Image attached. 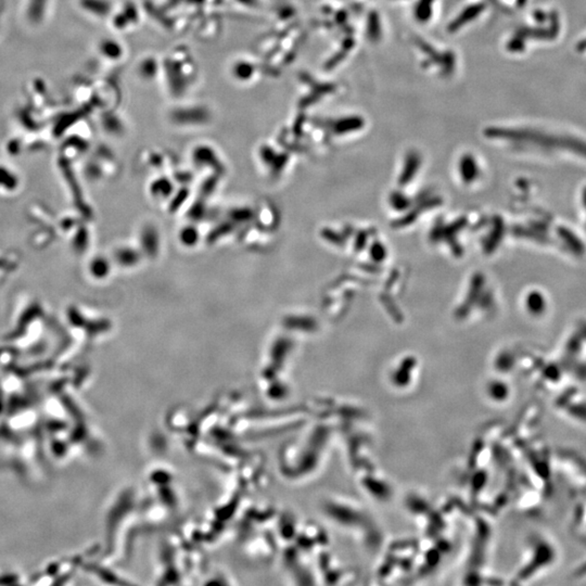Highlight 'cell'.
<instances>
[{
    "instance_id": "1",
    "label": "cell",
    "mask_w": 586,
    "mask_h": 586,
    "mask_svg": "<svg viewBox=\"0 0 586 586\" xmlns=\"http://www.w3.org/2000/svg\"><path fill=\"white\" fill-rule=\"evenodd\" d=\"M484 9L485 4L483 2L473 3L466 7L464 10L450 23L449 26H447V31H449V33H456L457 31H459L461 27H464L471 21L475 20V19L484 11Z\"/></svg>"
},
{
    "instance_id": "2",
    "label": "cell",
    "mask_w": 586,
    "mask_h": 586,
    "mask_svg": "<svg viewBox=\"0 0 586 586\" xmlns=\"http://www.w3.org/2000/svg\"><path fill=\"white\" fill-rule=\"evenodd\" d=\"M415 44L418 48L427 56V59L422 62L423 66L429 68V66L432 64H437V65L440 64L442 54L437 51L435 47L429 44L428 41L423 40L422 38H419V37L415 38Z\"/></svg>"
},
{
    "instance_id": "3",
    "label": "cell",
    "mask_w": 586,
    "mask_h": 586,
    "mask_svg": "<svg viewBox=\"0 0 586 586\" xmlns=\"http://www.w3.org/2000/svg\"><path fill=\"white\" fill-rule=\"evenodd\" d=\"M382 36L380 17L377 11H370L367 18V37L371 42H378Z\"/></svg>"
},
{
    "instance_id": "4",
    "label": "cell",
    "mask_w": 586,
    "mask_h": 586,
    "mask_svg": "<svg viewBox=\"0 0 586 586\" xmlns=\"http://www.w3.org/2000/svg\"><path fill=\"white\" fill-rule=\"evenodd\" d=\"M433 2L435 0H418L414 8V16L420 23H427L430 20L433 13Z\"/></svg>"
},
{
    "instance_id": "5",
    "label": "cell",
    "mask_w": 586,
    "mask_h": 586,
    "mask_svg": "<svg viewBox=\"0 0 586 586\" xmlns=\"http://www.w3.org/2000/svg\"><path fill=\"white\" fill-rule=\"evenodd\" d=\"M364 126V120L360 116H349L341 118L336 123V131L338 132H349L359 131Z\"/></svg>"
},
{
    "instance_id": "6",
    "label": "cell",
    "mask_w": 586,
    "mask_h": 586,
    "mask_svg": "<svg viewBox=\"0 0 586 586\" xmlns=\"http://www.w3.org/2000/svg\"><path fill=\"white\" fill-rule=\"evenodd\" d=\"M440 73L443 76L451 75L454 72L456 66V57L455 54L451 50H445L442 52V58L440 62Z\"/></svg>"
},
{
    "instance_id": "7",
    "label": "cell",
    "mask_w": 586,
    "mask_h": 586,
    "mask_svg": "<svg viewBox=\"0 0 586 586\" xmlns=\"http://www.w3.org/2000/svg\"><path fill=\"white\" fill-rule=\"evenodd\" d=\"M354 46H355V40L353 39V38L346 37L344 41L342 42V49L338 52V54L333 56V58L329 62H328V64H327L328 68L332 69V68H335L338 63H340V62L345 58V56L349 54L352 49H353Z\"/></svg>"
},
{
    "instance_id": "8",
    "label": "cell",
    "mask_w": 586,
    "mask_h": 586,
    "mask_svg": "<svg viewBox=\"0 0 586 586\" xmlns=\"http://www.w3.org/2000/svg\"><path fill=\"white\" fill-rule=\"evenodd\" d=\"M338 13H339V14H337L338 23H339V24H344V23L346 22V19H347V13L345 11H340Z\"/></svg>"
}]
</instances>
